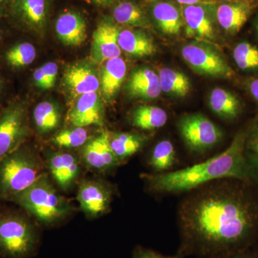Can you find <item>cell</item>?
<instances>
[{
  "label": "cell",
  "instance_id": "obj_1",
  "mask_svg": "<svg viewBox=\"0 0 258 258\" xmlns=\"http://www.w3.org/2000/svg\"><path fill=\"white\" fill-rule=\"evenodd\" d=\"M247 184L217 180L189 191L179 209L180 253L210 258L247 249L258 230V202Z\"/></svg>",
  "mask_w": 258,
  "mask_h": 258
},
{
  "label": "cell",
  "instance_id": "obj_2",
  "mask_svg": "<svg viewBox=\"0 0 258 258\" xmlns=\"http://www.w3.org/2000/svg\"><path fill=\"white\" fill-rule=\"evenodd\" d=\"M247 135L241 132L236 135L225 152L204 162L171 172L145 174L150 191L159 194L189 192L203 185L225 179L249 182L254 172L245 155Z\"/></svg>",
  "mask_w": 258,
  "mask_h": 258
},
{
  "label": "cell",
  "instance_id": "obj_3",
  "mask_svg": "<svg viewBox=\"0 0 258 258\" xmlns=\"http://www.w3.org/2000/svg\"><path fill=\"white\" fill-rule=\"evenodd\" d=\"M9 202L23 209L40 225L48 227L63 221L74 212L72 205L57 191L47 173Z\"/></svg>",
  "mask_w": 258,
  "mask_h": 258
},
{
  "label": "cell",
  "instance_id": "obj_4",
  "mask_svg": "<svg viewBox=\"0 0 258 258\" xmlns=\"http://www.w3.org/2000/svg\"><path fill=\"white\" fill-rule=\"evenodd\" d=\"M45 162L24 144L0 159V200L10 199L28 189L45 174Z\"/></svg>",
  "mask_w": 258,
  "mask_h": 258
},
{
  "label": "cell",
  "instance_id": "obj_5",
  "mask_svg": "<svg viewBox=\"0 0 258 258\" xmlns=\"http://www.w3.org/2000/svg\"><path fill=\"white\" fill-rule=\"evenodd\" d=\"M40 244L36 225L23 211L0 210V258H32Z\"/></svg>",
  "mask_w": 258,
  "mask_h": 258
},
{
  "label": "cell",
  "instance_id": "obj_6",
  "mask_svg": "<svg viewBox=\"0 0 258 258\" xmlns=\"http://www.w3.org/2000/svg\"><path fill=\"white\" fill-rule=\"evenodd\" d=\"M30 134L26 106L12 102L0 112V159L25 144Z\"/></svg>",
  "mask_w": 258,
  "mask_h": 258
},
{
  "label": "cell",
  "instance_id": "obj_7",
  "mask_svg": "<svg viewBox=\"0 0 258 258\" xmlns=\"http://www.w3.org/2000/svg\"><path fill=\"white\" fill-rule=\"evenodd\" d=\"M179 130L185 144L194 152H206L222 139V131L202 114L184 115L179 120Z\"/></svg>",
  "mask_w": 258,
  "mask_h": 258
},
{
  "label": "cell",
  "instance_id": "obj_8",
  "mask_svg": "<svg viewBox=\"0 0 258 258\" xmlns=\"http://www.w3.org/2000/svg\"><path fill=\"white\" fill-rule=\"evenodd\" d=\"M181 55L195 72L211 77L232 79L235 71L215 51L205 46L189 44L181 49Z\"/></svg>",
  "mask_w": 258,
  "mask_h": 258
},
{
  "label": "cell",
  "instance_id": "obj_9",
  "mask_svg": "<svg viewBox=\"0 0 258 258\" xmlns=\"http://www.w3.org/2000/svg\"><path fill=\"white\" fill-rule=\"evenodd\" d=\"M76 199L88 218H98L109 210L113 190L108 183L102 180L86 179L80 184Z\"/></svg>",
  "mask_w": 258,
  "mask_h": 258
},
{
  "label": "cell",
  "instance_id": "obj_10",
  "mask_svg": "<svg viewBox=\"0 0 258 258\" xmlns=\"http://www.w3.org/2000/svg\"><path fill=\"white\" fill-rule=\"evenodd\" d=\"M81 161L90 169L101 172L119 165L110 146L108 132H101L88 141L81 150Z\"/></svg>",
  "mask_w": 258,
  "mask_h": 258
},
{
  "label": "cell",
  "instance_id": "obj_11",
  "mask_svg": "<svg viewBox=\"0 0 258 258\" xmlns=\"http://www.w3.org/2000/svg\"><path fill=\"white\" fill-rule=\"evenodd\" d=\"M51 0H14L10 13L20 25L37 32L46 28L50 15Z\"/></svg>",
  "mask_w": 258,
  "mask_h": 258
},
{
  "label": "cell",
  "instance_id": "obj_12",
  "mask_svg": "<svg viewBox=\"0 0 258 258\" xmlns=\"http://www.w3.org/2000/svg\"><path fill=\"white\" fill-rule=\"evenodd\" d=\"M79 158L63 151L47 154L45 164L50 176L60 189L68 191L72 188L81 174Z\"/></svg>",
  "mask_w": 258,
  "mask_h": 258
},
{
  "label": "cell",
  "instance_id": "obj_13",
  "mask_svg": "<svg viewBox=\"0 0 258 258\" xmlns=\"http://www.w3.org/2000/svg\"><path fill=\"white\" fill-rule=\"evenodd\" d=\"M257 8L258 0H229L217 8V22L227 33L236 35Z\"/></svg>",
  "mask_w": 258,
  "mask_h": 258
},
{
  "label": "cell",
  "instance_id": "obj_14",
  "mask_svg": "<svg viewBox=\"0 0 258 258\" xmlns=\"http://www.w3.org/2000/svg\"><path fill=\"white\" fill-rule=\"evenodd\" d=\"M120 29L109 20H103L93 32L92 57L98 63L121 55V49L118 45Z\"/></svg>",
  "mask_w": 258,
  "mask_h": 258
},
{
  "label": "cell",
  "instance_id": "obj_15",
  "mask_svg": "<svg viewBox=\"0 0 258 258\" xmlns=\"http://www.w3.org/2000/svg\"><path fill=\"white\" fill-rule=\"evenodd\" d=\"M70 123L76 127L102 125L104 121V109L98 93H89L78 98L69 113Z\"/></svg>",
  "mask_w": 258,
  "mask_h": 258
},
{
  "label": "cell",
  "instance_id": "obj_16",
  "mask_svg": "<svg viewBox=\"0 0 258 258\" xmlns=\"http://www.w3.org/2000/svg\"><path fill=\"white\" fill-rule=\"evenodd\" d=\"M55 28L58 38L68 46H80L87 36L86 19L75 10L61 13L56 20Z\"/></svg>",
  "mask_w": 258,
  "mask_h": 258
},
{
  "label": "cell",
  "instance_id": "obj_17",
  "mask_svg": "<svg viewBox=\"0 0 258 258\" xmlns=\"http://www.w3.org/2000/svg\"><path fill=\"white\" fill-rule=\"evenodd\" d=\"M63 81L64 86L74 96L96 92L101 87L100 80L94 70L83 63L68 68L64 74Z\"/></svg>",
  "mask_w": 258,
  "mask_h": 258
},
{
  "label": "cell",
  "instance_id": "obj_18",
  "mask_svg": "<svg viewBox=\"0 0 258 258\" xmlns=\"http://www.w3.org/2000/svg\"><path fill=\"white\" fill-rule=\"evenodd\" d=\"M183 18L188 37L203 40H214L213 21L208 10L203 5L185 6L183 9Z\"/></svg>",
  "mask_w": 258,
  "mask_h": 258
},
{
  "label": "cell",
  "instance_id": "obj_19",
  "mask_svg": "<svg viewBox=\"0 0 258 258\" xmlns=\"http://www.w3.org/2000/svg\"><path fill=\"white\" fill-rule=\"evenodd\" d=\"M126 91L132 98L155 99L161 94L159 75L150 69L134 71L126 86Z\"/></svg>",
  "mask_w": 258,
  "mask_h": 258
},
{
  "label": "cell",
  "instance_id": "obj_20",
  "mask_svg": "<svg viewBox=\"0 0 258 258\" xmlns=\"http://www.w3.org/2000/svg\"><path fill=\"white\" fill-rule=\"evenodd\" d=\"M126 71V64L120 57L105 62L100 83L103 96L108 101L118 93L124 81Z\"/></svg>",
  "mask_w": 258,
  "mask_h": 258
},
{
  "label": "cell",
  "instance_id": "obj_21",
  "mask_svg": "<svg viewBox=\"0 0 258 258\" xmlns=\"http://www.w3.org/2000/svg\"><path fill=\"white\" fill-rule=\"evenodd\" d=\"M118 41L121 50L135 57L152 55L157 50L152 39L141 30H120Z\"/></svg>",
  "mask_w": 258,
  "mask_h": 258
},
{
  "label": "cell",
  "instance_id": "obj_22",
  "mask_svg": "<svg viewBox=\"0 0 258 258\" xmlns=\"http://www.w3.org/2000/svg\"><path fill=\"white\" fill-rule=\"evenodd\" d=\"M153 18L165 35H178L183 26V20L179 10L169 3H156L152 10Z\"/></svg>",
  "mask_w": 258,
  "mask_h": 258
},
{
  "label": "cell",
  "instance_id": "obj_23",
  "mask_svg": "<svg viewBox=\"0 0 258 258\" xmlns=\"http://www.w3.org/2000/svg\"><path fill=\"white\" fill-rule=\"evenodd\" d=\"M209 102L212 111L224 119H235L242 110L238 98L223 88H215L210 93Z\"/></svg>",
  "mask_w": 258,
  "mask_h": 258
},
{
  "label": "cell",
  "instance_id": "obj_24",
  "mask_svg": "<svg viewBox=\"0 0 258 258\" xmlns=\"http://www.w3.org/2000/svg\"><path fill=\"white\" fill-rule=\"evenodd\" d=\"M110 146L119 163L126 161L144 147L147 138L134 133H116L110 135Z\"/></svg>",
  "mask_w": 258,
  "mask_h": 258
},
{
  "label": "cell",
  "instance_id": "obj_25",
  "mask_svg": "<svg viewBox=\"0 0 258 258\" xmlns=\"http://www.w3.org/2000/svg\"><path fill=\"white\" fill-rule=\"evenodd\" d=\"M115 23L131 28H148L149 20L143 9L133 2L123 1L117 3L113 9Z\"/></svg>",
  "mask_w": 258,
  "mask_h": 258
},
{
  "label": "cell",
  "instance_id": "obj_26",
  "mask_svg": "<svg viewBox=\"0 0 258 258\" xmlns=\"http://www.w3.org/2000/svg\"><path fill=\"white\" fill-rule=\"evenodd\" d=\"M132 124L142 130H155L167 123L168 114L160 107L139 106L131 115Z\"/></svg>",
  "mask_w": 258,
  "mask_h": 258
},
{
  "label": "cell",
  "instance_id": "obj_27",
  "mask_svg": "<svg viewBox=\"0 0 258 258\" xmlns=\"http://www.w3.org/2000/svg\"><path fill=\"white\" fill-rule=\"evenodd\" d=\"M35 128L40 134H46L53 132L60 125V111L55 103L43 101L39 103L32 113Z\"/></svg>",
  "mask_w": 258,
  "mask_h": 258
},
{
  "label": "cell",
  "instance_id": "obj_28",
  "mask_svg": "<svg viewBox=\"0 0 258 258\" xmlns=\"http://www.w3.org/2000/svg\"><path fill=\"white\" fill-rule=\"evenodd\" d=\"M161 91L178 97L187 96L191 83L187 76L169 68L161 69L159 74Z\"/></svg>",
  "mask_w": 258,
  "mask_h": 258
},
{
  "label": "cell",
  "instance_id": "obj_29",
  "mask_svg": "<svg viewBox=\"0 0 258 258\" xmlns=\"http://www.w3.org/2000/svg\"><path fill=\"white\" fill-rule=\"evenodd\" d=\"M37 56L36 48L30 42H21L10 46L4 52L5 63L12 69H21L31 64Z\"/></svg>",
  "mask_w": 258,
  "mask_h": 258
},
{
  "label": "cell",
  "instance_id": "obj_30",
  "mask_svg": "<svg viewBox=\"0 0 258 258\" xmlns=\"http://www.w3.org/2000/svg\"><path fill=\"white\" fill-rule=\"evenodd\" d=\"M176 162L175 149L170 141L163 140L153 149L149 163L156 173L166 172Z\"/></svg>",
  "mask_w": 258,
  "mask_h": 258
},
{
  "label": "cell",
  "instance_id": "obj_31",
  "mask_svg": "<svg viewBox=\"0 0 258 258\" xmlns=\"http://www.w3.org/2000/svg\"><path fill=\"white\" fill-rule=\"evenodd\" d=\"M89 139L88 131L85 127L74 126L56 133L52 142L60 149H74L82 148Z\"/></svg>",
  "mask_w": 258,
  "mask_h": 258
},
{
  "label": "cell",
  "instance_id": "obj_32",
  "mask_svg": "<svg viewBox=\"0 0 258 258\" xmlns=\"http://www.w3.org/2000/svg\"><path fill=\"white\" fill-rule=\"evenodd\" d=\"M233 59L237 67L243 71L258 70V48L248 42H241L234 48Z\"/></svg>",
  "mask_w": 258,
  "mask_h": 258
},
{
  "label": "cell",
  "instance_id": "obj_33",
  "mask_svg": "<svg viewBox=\"0 0 258 258\" xmlns=\"http://www.w3.org/2000/svg\"><path fill=\"white\" fill-rule=\"evenodd\" d=\"M45 76H46L48 89L53 87L55 85L56 77L58 73V66L54 62H49L42 66Z\"/></svg>",
  "mask_w": 258,
  "mask_h": 258
},
{
  "label": "cell",
  "instance_id": "obj_34",
  "mask_svg": "<svg viewBox=\"0 0 258 258\" xmlns=\"http://www.w3.org/2000/svg\"><path fill=\"white\" fill-rule=\"evenodd\" d=\"M133 258H178L175 257H166L157 252L142 247H137L134 249Z\"/></svg>",
  "mask_w": 258,
  "mask_h": 258
},
{
  "label": "cell",
  "instance_id": "obj_35",
  "mask_svg": "<svg viewBox=\"0 0 258 258\" xmlns=\"http://www.w3.org/2000/svg\"><path fill=\"white\" fill-rule=\"evenodd\" d=\"M32 78H33L34 83L37 87L42 88V89H48L46 76H45L42 67L39 68L34 71Z\"/></svg>",
  "mask_w": 258,
  "mask_h": 258
},
{
  "label": "cell",
  "instance_id": "obj_36",
  "mask_svg": "<svg viewBox=\"0 0 258 258\" xmlns=\"http://www.w3.org/2000/svg\"><path fill=\"white\" fill-rule=\"evenodd\" d=\"M246 146L252 152V155L258 157V128L254 129L249 137L247 136Z\"/></svg>",
  "mask_w": 258,
  "mask_h": 258
},
{
  "label": "cell",
  "instance_id": "obj_37",
  "mask_svg": "<svg viewBox=\"0 0 258 258\" xmlns=\"http://www.w3.org/2000/svg\"><path fill=\"white\" fill-rule=\"evenodd\" d=\"M210 258H258V253L247 251V249H245L243 250L238 251V252Z\"/></svg>",
  "mask_w": 258,
  "mask_h": 258
},
{
  "label": "cell",
  "instance_id": "obj_38",
  "mask_svg": "<svg viewBox=\"0 0 258 258\" xmlns=\"http://www.w3.org/2000/svg\"><path fill=\"white\" fill-rule=\"evenodd\" d=\"M247 87H248L249 92L251 96L258 103V79L249 81Z\"/></svg>",
  "mask_w": 258,
  "mask_h": 258
},
{
  "label": "cell",
  "instance_id": "obj_39",
  "mask_svg": "<svg viewBox=\"0 0 258 258\" xmlns=\"http://www.w3.org/2000/svg\"><path fill=\"white\" fill-rule=\"evenodd\" d=\"M91 1L98 6L106 7L114 4L117 0H91Z\"/></svg>",
  "mask_w": 258,
  "mask_h": 258
},
{
  "label": "cell",
  "instance_id": "obj_40",
  "mask_svg": "<svg viewBox=\"0 0 258 258\" xmlns=\"http://www.w3.org/2000/svg\"><path fill=\"white\" fill-rule=\"evenodd\" d=\"M179 4L189 6V5H200L205 0H176Z\"/></svg>",
  "mask_w": 258,
  "mask_h": 258
},
{
  "label": "cell",
  "instance_id": "obj_41",
  "mask_svg": "<svg viewBox=\"0 0 258 258\" xmlns=\"http://www.w3.org/2000/svg\"><path fill=\"white\" fill-rule=\"evenodd\" d=\"M249 162L250 165L252 166L254 172L258 173V157L251 154Z\"/></svg>",
  "mask_w": 258,
  "mask_h": 258
},
{
  "label": "cell",
  "instance_id": "obj_42",
  "mask_svg": "<svg viewBox=\"0 0 258 258\" xmlns=\"http://www.w3.org/2000/svg\"><path fill=\"white\" fill-rule=\"evenodd\" d=\"M13 1H14V0H0V9L7 6V5H10H10L13 3Z\"/></svg>",
  "mask_w": 258,
  "mask_h": 258
},
{
  "label": "cell",
  "instance_id": "obj_43",
  "mask_svg": "<svg viewBox=\"0 0 258 258\" xmlns=\"http://www.w3.org/2000/svg\"><path fill=\"white\" fill-rule=\"evenodd\" d=\"M254 28H255L256 34L258 37V15L257 18H256L255 22H254Z\"/></svg>",
  "mask_w": 258,
  "mask_h": 258
},
{
  "label": "cell",
  "instance_id": "obj_44",
  "mask_svg": "<svg viewBox=\"0 0 258 258\" xmlns=\"http://www.w3.org/2000/svg\"><path fill=\"white\" fill-rule=\"evenodd\" d=\"M3 89V80L2 79L1 76H0V95L2 94Z\"/></svg>",
  "mask_w": 258,
  "mask_h": 258
},
{
  "label": "cell",
  "instance_id": "obj_45",
  "mask_svg": "<svg viewBox=\"0 0 258 258\" xmlns=\"http://www.w3.org/2000/svg\"><path fill=\"white\" fill-rule=\"evenodd\" d=\"M2 39H3V33H2L1 30H0V42H1Z\"/></svg>",
  "mask_w": 258,
  "mask_h": 258
}]
</instances>
